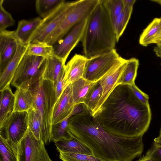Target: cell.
<instances>
[{
	"label": "cell",
	"instance_id": "6da1fadb",
	"mask_svg": "<svg viewBox=\"0 0 161 161\" xmlns=\"http://www.w3.org/2000/svg\"><path fill=\"white\" fill-rule=\"evenodd\" d=\"M151 112L135 95L130 86L117 85L94 116L105 131L123 136H143L149 128Z\"/></svg>",
	"mask_w": 161,
	"mask_h": 161
},
{
	"label": "cell",
	"instance_id": "7a4b0ae2",
	"mask_svg": "<svg viewBox=\"0 0 161 161\" xmlns=\"http://www.w3.org/2000/svg\"><path fill=\"white\" fill-rule=\"evenodd\" d=\"M68 127L72 136L92 149L94 156L107 161H132L144 149L143 136H123L108 132L87 108L71 116Z\"/></svg>",
	"mask_w": 161,
	"mask_h": 161
},
{
	"label": "cell",
	"instance_id": "3957f363",
	"mask_svg": "<svg viewBox=\"0 0 161 161\" xmlns=\"http://www.w3.org/2000/svg\"><path fill=\"white\" fill-rule=\"evenodd\" d=\"M81 42L87 58L115 49V31L101 0L87 18Z\"/></svg>",
	"mask_w": 161,
	"mask_h": 161
},
{
	"label": "cell",
	"instance_id": "277c9868",
	"mask_svg": "<svg viewBox=\"0 0 161 161\" xmlns=\"http://www.w3.org/2000/svg\"><path fill=\"white\" fill-rule=\"evenodd\" d=\"M32 93L34 107L38 110L42 123V139L45 145L53 141V115L57 98L52 82L42 78L30 88Z\"/></svg>",
	"mask_w": 161,
	"mask_h": 161
},
{
	"label": "cell",
	"instance_id": "5b68a950",
	"mask_svg": "<svg viewBox=\"0 0 161 161\" xmlns=\"http://www.w3.org/2000/svg\"><path fill=\"white\" fill-rule=\"evenodd\" d=\"M99 0H80L72 2L67 13L56 30L45 42L53 46L81 20L89 16Z\"/></svg>",
	"mask_w": 161,
	"mask_h": 161
},
{
	"label": "cell",
	"instance_id": "8992f818",
	"mask_svg": "<svg viewBox=\"0 0 161 161\" xmlns=\"http://www.w3.org/2000/svg\"><path fill=\"white\" fill-rule=\"evenodd\" d=\"M46 58L26 53L21 60L11 83L16 89H30L42 77Z\"/></svg>",
	"mask_w": 161,
	"mask_h": 161
},
{
	"label": "cell",
	"instance_id": "52a82bcc",
	"mask_svg": "<svg viewBox=\"0 0 161 161\" xmlns=\"http://www.w3.org/2000/svg\"><path fill=\"white\" fill-rule=\"evenodd\" d=\"M126 59L115 49L88 58L83 78L92 82L99 81Z\"/></svg>",
	"mask_w": 161,
	"mask_h": 161
},
{
	"label": "cell",
	"instance_id": "ba28073f",
	"mask_svg": "<svg viewBox=\"0 0 161 161\" xmlns=\"http://www.w3.org/2000/svg\"><path fill=\"white\" fill-rule=\"evenodd\" d=\"M42 140H37L28 129L18 144V161H53Z\"/></svg>",
	"mask_w": 161,
	"mask_h": 161
},
{
	"label": "cell",
	"instance_id": "9c48e42d",
	"mask_svg": "<svg viewBox=\"0 0 161 161\" xmlns=\"http://www.w3.org/2000/svg\"><path fill=\"white\" fill-rule=\"evenodd\" d=\"M28 128V112H13L3 125L0 126V136L18 144Z\"/></svg>",
	"mask_w": 161,
	"mask_h": 161
},
{
	"label": "cell",
	"instance_id": "30bf717a",
	"mask_svg": "<svg viewBox=\"0 0 161 161\" xmlns=\"http://www.w3.org/2000/svg\"><path fill=\"white\" fill-rule=\"evenodd\" d=\"M71 3L65 1L51 14L43 19L42 23L32 36L29 43L45 42L58 27L67 13Z\"/></svg>",
	"mask_w": 161,
	"mask_h": 161
},
{
	"label": "cell",
	"instance_id": "8fae6325",
	"mask_svg": "<svg viewBox=\"0 0 161 161\" xmlns=\"http://www.w3.org/2000/svg\"><path fill=\"white\" fill-rule=\"evenodd\" d=\"M87 18L74 26L56 48H54V55L62 60L65 64L71 51L81 40Z\"/></svg>",
	"mask_w": 161,
	"mask_h": 161
},
{
	"label": "cell",
	"instance_id": "7c38bea8",
	"mask_svg": "<svg viewBox=\"0 0 161 161\" xmlns=\"http://www.w3.org/2000/svg\"><path fill=\"white\" fill-rule=\"evenodd\" d=\"M18 43L14 31L6 30L0 31V73L14 56Z\"/></svg>",
	"mask_w": 161,
	"mask_h": 161
},
{
	"label": "cell",
	"instance_id": "4fadbf2b",
	"mask_svg": "<svg viewBox=\"0 0 161 161\" xmlns=\"http://www.w3.org/2000/svg\"><path fill=\"white\" fill-rule=\"evenodd\" d=\"M75 106L72 93L70 84L68 85L56 102L53 115V125L62 121L71 114Z\"/></svg>",
	"mask_w": 161,
	"mask_h": 161
},
{
	"label": "cell",
	"instance_id": "5bb4252c",
	"mask_svg": "<svg viewBox=\"0 0 161 161\" xmlns=\"http://www.w3.org/2000/svg\"><path fill=\"white\" fill-rule=\"evenodd\" d=\"M127 62V59H125L100 80L103 88V92L101 98L92 114L93 116L100 109L117 85V82L125 67Z\"/></svg>",
	"mask_w": 161,
	"mask_h": 161
},
{
	"label": "cell",
	"instance_id": "9a60e30c",
	"mask_svg": "<svg viewBox=\"0 0 161 161\" xmlns=\"http://www.w3.org/2000/svg\"><path fill=\"white\" fill-rule=\"evenodd\" d=\"M27 45L18 41L16 53L5 68L0 73V90L10 86L15 73L21 60L25 54Z\"/></svg>",
	"mask_w": 161,
	"mask_h": 161
},
{
	"label": "cell",
	"instance_id": "2e32d148",
	"mask_svg": "<svg viewBox=\"0 0 161 161\" xmlns=\"http://www.w3.org/2000/svg\"><path fill=\"white\" fill-rule=\"evenodd\" d=\"M42 20L43 19L40 17H36L19 21L17 28L14 31L15 35L18 41L23 45H28L32 36Z\"/></svg>",
	"mask_w": 161,
	"mask_h": 161
},
{
	"label": "cell",
	"instance_id": "e0dca14e",
	"mask_svg": "<svg viewBox=\"0 0 161 161\" xmlns=\"http://www.w3.org/2000/svg\"><path fill=\"white\" fill-rule=\"evenodd\" d=\"M88 58L84 55L76 54L65 65V77L68 84L83 77Z\"/></svg>",
	"mask_w": 161,
	"mask_h": 161
},
{
	"label": "cell",
	"instance_id": "ac0fdd59",
	"mask_svg": "<svg viewBox=\"0 0 161 161\" xmlns=\"http://www.w3.org/2000/svg\"><path fill=\"white\" fill-rule=\"evenodd\" d=\"M58 152H62L94 156L92 149L84 142L72 136L55 143Z\"/></svg>",
	"mask_w": 161,
	"mask_h": 161
},
{
	"label": "cell",
	"instance_id": "d6986e66",
	"mask_svg": "<svg viewBox=\"0 0 161 161\" xmlns=\"http://www.w3.org/2000/svg\"><path fill=\"white\" fill-rule=\"evenodd\" d=\"M15 96L10 86L0 91V126L14 112Z\"/></svg>",
	"mask_w": 161,
	"mask_h": 161
},
{
	"label": "cell",
	"instance_id": "ffe728a7",
	"mask_svg": "<svg viewBox=\"0 0 161 161\" xmlns=\"http://www.w3.org/2000/svg\"><path fill=\"white\" fill-rule=\"evenodd\" d=\"M14 95V112H28L34 106V98L31 89L17 88Z\"/></svg>",
	"mask_w": 161,
	"mask_h": 161
},
{
	"label": "cell",
	"instance_id": "44dd1931",
	"mask_svg": "<svg viewBox=\"0 0 161 161\" xmlns=\"http://www.w3.org/2000/svg\"><path fill=\"white\" fill-rule=\"evenodd\" d=\"M65 65L62 60L55 55L46 58V67L42 78L54 83L65 69Z\"/></svg>",
	"mask_w": 161,
	"mask_h": 161
},
{
	"label": "cell",
	"instance_id": "7402d4cb",
	"mask_svg": "<svg viewBox=\"0 0 161 161\" xmlns=\"http://www.w3.org/2000/svg\"><path fill=\"white\" fill-rule=\"evenodd\" d=\"M95 83L82 78L70 84L72 97L75 106L84 103L87 93Z\"/></svg>",
	"mask_w": 161,
	"mask_h": 161
},
{
	"label": "cell",
	"instance_id": "603a6c76",
	"mask_svg": "<svg viewBox=\"0 0 161 161\" xmlns=\"http://www.w3.org/2000/svg\"><path fill=\"white\" fill-rule=\"evenodd\" d=\"M139 65V60L135 58L127 59L126 64L117 85L131 86L134 84Z\"/></svg>",
	"mask_w": 161,
	"mask_h": 161
},
{
	"label": "cell",
	"instance_id": "cb8c5ba5",
	"mask_svg": "<svg viewBox=\"0 0 161 161\" xmlns=\"http://www.w3.org/2000/svg\"><path fill=\"white\" fill-rule=\"evenodd\" d=\"M161 31V17L155 18L141 34L139 39L140 44L145 47L151 44Z\"/></svg>",
	"mask_w": 161,
	"mask_h": 161
},
{
	"label": "cell",
	"instance_id": "d4e9b609",
	"mask_svg": "<svg viewBox=\"0 0 161 161\" xmlns=\"http://www.w3.org/2000/svg\"><path fill=\"white\" fill-rule=\"evenodd\" d=\"M0 161H18V144L0 136Z\"/></svg>",
	"mask_w": 161,
	"mask_h": 161
},
{
	"label": "cell",
	"instance_id": "484cf974",
	"mask_svg": "<svg viewBox=\"0 0 161 161\" xmlns=\"http://www.w3.org/2000/svg\"><path fill=\"white\" fill-rule=\"evenodd\" d=\"M26 53L47 58L54 55V49L46 42L31 43L28 44Z\"/></svg>",
	"mask_w": 161,
	"mask_h": 161
},
{
	"label": "cell",
	"instance_id": "4316f807",
	"mask_svg": "<svg viewBox=\"0 0 161 161\" xmlns=\"http://www.w3.org/2000/svg\"><path fill=\"white\" fill-rule=\"evenodd\" d=\"M65 2L64 0H36L35 2L36 12L44 19L51 14Z\"/></svg>",
	"mask_w": 161,
	"mask_h": 161
},
{
	"label": "cell",
	"instance_id": "83f0119b",
	"mask_svg": "<svg viewBox=\"0 0 161 161\" xmlns=\"http://www.w3.org/2000/svg\"><path fill=\"white\" fill-rule=\"evenodd\" d=\"M102 92L103 88L99 80L95 82L87 93L84 104L92 114L101 98Z\"/></svg>",
	"mask_w": 161,
	"mask_h": 161
},
{
	"label": "cell",
	"instance_id": "f1b7e54d",
	"mask_svg": "<svg viewBox=\"0 0 161 161\" xmlns=\"http://www.w3.org/2000/svg\"><path fill=\"white\" fill-rule=\"evenodd\" d=\"M133 7H124L121 13L117 17L114 28L118 42L125 30L130 18Z\"/></svg>",
	"mask_w": 161,
	"mask_h": 161
},
{
	"label": "cell",
	"instance_id": "f546056e",
	"mask_svg": "<svg viewBox=\"0 0 161 161\" xmlns=\"http://www.w3.org/2000/svg\"><path fill=\"white\" fill-rule=\"evenodd\" d=\"M28 113L29 127L35 137L38 140H41L42 123L38 111L33 106Z\"/></svg>",
	"mask_w": 161,
	"mask_h": 161
},
{
	"label": "cell",
	"instance_id": "4dcf8cb0",
	"mask_svg": "<svg viewBox=\"0 0 161 161\" xmlns=\"http://www.w3.org/2000/svg\"><path fill=\"white\" fill-rule=\"evenodd\" d=\"M101 0L114 28L117 17L124 8L122 0Z\"/></svg>",
	"mask_w": 161,
	"mask_h": 161
},
{
	"label": "cell",
	"instance_id": "1f68e13d",
	"mask_svg": "<svg viewBox=\"0 0 161 161\" xmlns=\"http://www.w3.org/2000/svg\"><path fill=\"white\" fill-rule=\"evenodd\" d=\"M70 117L69 116L60 122L53 125V141L55 143L62 139H69L72 137L68 127V119Z\"/></svg>",
	"mask_w": 161,
	"mask_h": 161
},
{
	"label": "cell",
	"instance_id": "d6a6232c",
	"mask_svg": "<svg viewBox=\"0 0 161 161\" xmlns=\"http://www.w3.org/2000/svg\"><path fill=\"white\" fill-rule=\"evenodd\" d=\"M59 158L63 161H107L94 156L62 152H59Z\"/></svg>",
	"mask_w": 161,
	"mask_h": 161
},
{
	"label": "cell",
	"instance_id": "836d02e7",
	"mask_svg": "<svg viewBox=\"0 0 161 161\" xmlns=\"http://www.w3.org/2000/svg\"><path fill=\"white\" fill-rule=\"evenodd\" d=\"M3 2V0L0 1V31L6 30L7 28L13 25L15 23L11 14L4 8Z\"/></svg>",
	"mask_w": 161,
	"mask_h": 161
},
{
	"label": "cell",
	"instance_id": "e575fe53",
	"mask_svg": "<svg viewBox=\"0 0 161 161\" xmlns=\"http://www.w3.org/2000/svg\"><path fill=\"white\" fill-rule=\"evenodd\" d=\"M53 84L57 101L65 88L69 85L67 84L66 78L65 68Z\"/></svg>",
	"mask_w": 161,
	"mask_h": 161
},
{
	"label": "cell",
	"instance_id": "d590c367",
	"mask_svg": "<svg viewBox=\"0 0 161 161\" xmlns=\"http://www.w3.org/2000/svg\"><path fill=\"white\" fill-rule=\"evenodd\" d=\"M145 155L150 158L152 161H161V144L154 142Z\"/></svg>",
	"mask_w": 161,
	"mask_h": 161
},
{
	"label": "cell",
	"instance_id": "8d00e7d4",
	"mask_svg": "<svg viewBox=\"0 0 161 161\" xmlns=\"http://www.w3.org/2000/svg\"><path fill=\"white\" fill-rule=\"evenodd\" d=\"M130 86L135 95L140 101L147 105H149V97L147 94L142 91L135 84Z\"/></svg>",
	"mask_w": 161,
	"mask_h": 161
},
{
	"label": "cell",
	"instance_id": "74e56055",
	"mask_svg": "<svg viewBox=\"0 0 161 161\" xmlns=\"http://www.w3.org/2000/svg\"><path fill=\"white\" fill-rule=\"evenodd\" d=\"M153 51L156 55L161 58V42L156 44Z\"/></svg>",
	"mask_w": 161,
	"mask_h": 161
},
{
	"label": "cell",
	"instance_id": "f35d334b",
	"mask_svg": "<svg viewBox=\"0 0 161 161\" xmlns=\"http://www.w3.org/2000/svg\"><path fill=\"white\" fill-rule=\"evenodd\" d=\"M135 0H122L124 7H133Z\"/></svg>",
	"mask_w": 161,
	"mask_h": 161
},
{
	"label": "cell",
	"instance_id": "ab89813d",
	"mask_svg": "<svg viewBox=\"0 0 161 161\" xmlns=\"http://www.w3.org/2000/svg\"><path fill=\"white\" fill-rule=\"evenodd\" d=\"M161 42V31L160 33L154 39L152 42V43L157 44Z\"/></svg>",
	"mask_w": 161,
	"mask_h": 161
},
{
	"label": "cell",
	"instance_id": "60d3db41",
	"mask_svg": "<svg viewBox=\"0 0 161 161\" xmlns=\"http://www.w3.org/2000/svg\"><path fill=\"white\" fill-rule=\"evenodd\" d=\"M154 142L157 144H161V127L159 135L158 136L154 139Z\"/></svg>",
	"mask_w": 161,
	"mask_h": 161
},
{
	"label": "cell",
	"instance_id": "b9f144b4",
	"mask_svg": "<svg viewBox=\"0 0 161 161\" xmlns=\"http://www.w3.org/2000/svg\"><path fill=\"white\" fill-rule=\"evenodd\" d=\"M136 161H152L150 158L146 155L143 156Z\"/></svg>",
	"mask_w": 161,
	"mask_h": 161
},
{
	"label": "cell",
	"instance_id": "7bdbcfd3",
	"mask_svg": "<svg viewBox=\"0 0 161 161\" xmlns=\"http://www.w3.org/2000/svg\"><path fill=\"white\" fill-rule=\"evenodd\" d=\"M151 1L156 2L161 5V0H151Z\"/></svg>",
	"mask_w": 161,
	"mask_h": 161
}]
</instances>
